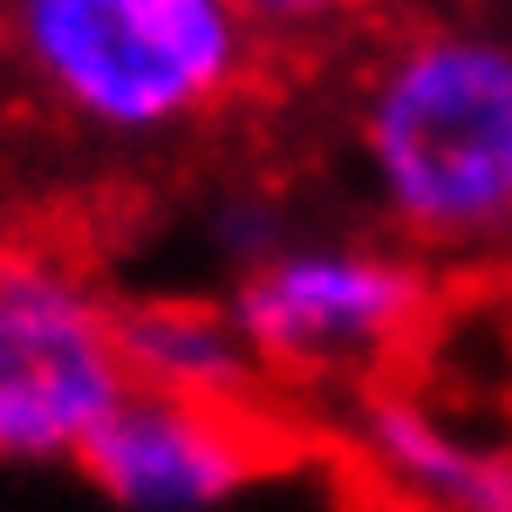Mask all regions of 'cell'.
Here are the masks:
<instances>
[{"label":"cell","mask_w":512,"mask_h":512,"mask_svg":"<svg viewBox=\"0 0 512 512\" xmlns=\"http://www.w3.org/2000/svg\"><path fill=\"white\" fill-rule=\"evenodd\" d=\"M355 164L383 233L417 253L512 239V28L431 14L376 48L355 89Z\"/></svg>","instance_id":"1"},{"label":"cell","mask_w":512,"mask_h":512,"mask_svg":"<svg viewBox=\"0 0 512 512\" xmlns=\"http://www.w3.org/2000/svg\"><path fill=\"white\" fill-rule=\"evenodd\" d=\"M260 41L233 0H0V48L28 96L103 144L219 123L260 76Z\"/></svg>","instance_id":"2"},{"label":"cell","mask_w":512,"mask_h":512,"mask_svg":"<svg viewBox=\"0 0 512 512\" xmlns=\"http://www.w3.org/2000/svg\"><path fill=\"white\" fill-rule=\"evenodd\" d=\"M226 308L260 376L369 383L431 321V267L396 233H287L233 274Z\"/></svg>","instance_id":"3"},{"label":"cell","mask_w":512,"mask_h":512,"mask_svg":"<svg viewBox=\"0 0 512 512\" xmlns=\"http://www.w3.org/2000/svg\"><path fill=\"white\" fill-rule=\"evenodd\" d=\"M130 390L123 308L62 253H0V465H76Z\"/></svg>","instance_id":"4"},{"label":"cell","mask_w":512,"mask_h":512,"mask_svg":"<svg viewBox=\"0 0 512 512\" xmlns=\"http://www.w3.org/2000/svg\"><path fill=\"white\" fill-rule=\"evenodd\" d=\"M280 465L253 396H171L130 383L82 444L76 472L123 512H219L260 492Z\"/></svg>","instance_id":"5"},{"label":"cell","mask_w":512,"mask_h":512,"mask_svg":"<svg viewBox=\"0 0 512 512\" xmlns=\"http://www.w3.org/2000/svg\"><path fill=\"white\" fill-rule=\"evenodd\" d=\"M362 478L396 506L512 512V444L458 431L444 410L403 390H362L349 417Z\"/></svg>","instance_id":"6"},{"label":"cell","mask_w":512,"mask_h":512,"mask_svg":"<svg viewBox=\"0 0 512 512\" xmlns=\"http://www.w3.org/2000/svg\"><path fill=\"white\" fill-rule=\"evenodd\" d=\"M123 369L144 390L171 396H253L260 362L246 349L226 301L205 294H151L123 308Z\"/></svg>","instance_id":"7"},{"label":"cell","mask_w":512,"mask_h":512,"mask_svg":"<svg viewBox=\"0 0 512 512\" xmlns=\"http://www.w3.org/2000/svg\"><path fill=\"white\" fill-rule=\"evenodd\" d=\"M205 239L239 274V267H253L260 253H274L280 239H287V219L274 212L267 192H226V198H212V212H205Z\"/></svg>","instance_id":"8"},{"label":"cell","mask_w":512,"mask_h":512,"mask_svg":"<svg viewBox=\"0 0 512 512\" xmlns=\"http://www.w3.org/2000/svg\"><path fill=\"white\" fill-rule=\"evenodd\" d=\"M233 7L260 35H321V28H335L342 14H355L362 0H233Z\"/></svg>","instance_id":"9"},{"label":"cell","mask_w":512,"mask_h":512,"mask_svg":"<svg viewBox=\"0 0 512 512\" xmlns=\"http://www.w3.org/2000/svg\"><path fill=\"white\" fill-rule=\"evenodd\" d=\"M485 14H499V21L512 28V0H485Z\"/></svg>","instance_id":"10"},{"label":"cell","mask_w":512,"mask_h":512,"mask_svg":"<svg viewBox=\"0 0 512 512\" xmlns=\"http://www.w3.org/2000/svg\"><path fill=\"white\" fill-rule=\"evenodd\" d=\"M506 198H512V171H506Z\"/></svg>","instance_id":"11"}]
</instances>
